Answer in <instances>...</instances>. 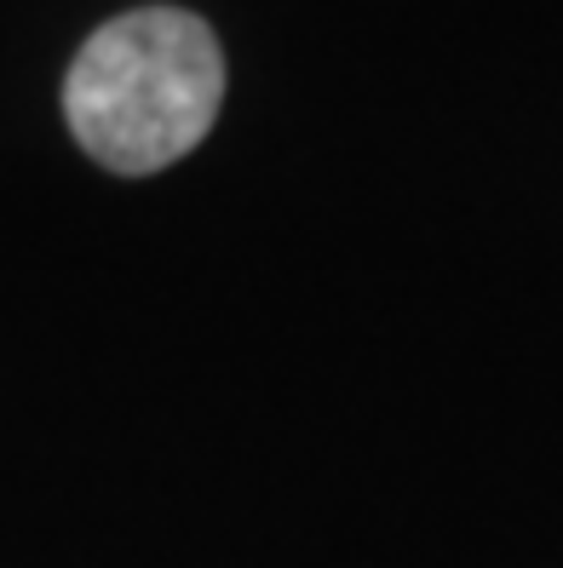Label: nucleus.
<instances>
[{
	"instance_id": "nucleus-1",
	"label": "nucleus",
	"mask_w": 563,
	"mask_h": 568,
	"mask_svg": "<svg viewBox=\"0 0 563 568\" xmlns=\"http://www.w3.org/2000/svg\"><path fill=\"white\" fill-rule=\"evenodd\" d=\"M224 104L219 36L184 7H132L92 29L63 75V121L76 144L121 179L190 155Z\"/></svg>"
}]
</instances>
